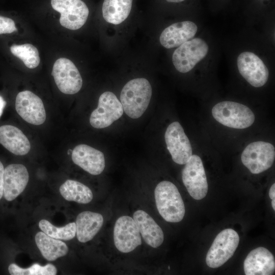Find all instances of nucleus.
Here are the masks:
<instances>
[{
    "label": "nucleus",
    "mask_w": 275,
    "mask_h": 275,
    "mask_svg": "<svg viewBox=\"0 0 275 275\" xmlns=\"http://www.w3.org/2000/svg\"><path fill=\"white\" fill-rule=\"evenodd\" d=\"M152 93L151 84L146 78H138L127 82L120 94L125 114L132 119L141 117L149 104Z\"/></svg>",
    "instance_id": "obj_1"
},
{
    "label": "nucleus",
    "mask_w": 275,
    "mask_h": 275,
    "mask_svg": "<svg viewBox=\"0 0 275 275\" xmlns=\"http://www.w3.org/2000/svg\"><path fill=\"white\" fill-rule=\"evenodd\" d=\"M154 198L157 209L161 217L170 223L181 222L185 215V206L174 184L164 180L156 185Z\"/></svg>",
    "instance_id": "obj_2"
},
{
    "label": "nucleus",
    "mask_w": 275,
    "mask_h": 275,
    "mask_svg": "<svg viewBox=\"0 0 275 275\" xmlns=\"http://www.w3.org/2000/svg\"><path fill=\"white\" fill-rule=\"evenodd\" d=\"M213 118L221 124L234 129H244L254 122L252 110L242 104L230 101L217 103L212 108Z\"/></svg>",
    "instance_id": "obj_3"
},
{
    "label": "nucleus",
    "mask_w": 275,
    "mask_h": 275,
    "mask_svg": "<svg viewBox=\"0 0 275 275\" xmlns=\"http://www.w3.org/2000/svg\"><path fill=\"white\" fill-rule=\"evenodd\" d=\"M239 240L238 233L232 229H226L219 232L207 252V265L216 268L224 264L234 254Z\"/></svg>",
    "instance_id": "obj_4"
},
{
    "label": "nucleus",
    "mask_w": 275,
    "mask_h": 275,
    "mask_svg": "<svg viewBox=\"0 0 275 275\" xmlns=\"http://www.w3.org/2000/svg\"><path fill=\"white\" fill-rule=\"evenodd\" d=\"M275 158V148L271 144L257 141L249 144L241 155L243 164L254 174H258L269 169Z\"/></svg>",
    "instance_id": "obj_5"
},
{
    "label": "nucleus",
    "mask_w": 275,
    "mask_h": 275,
    "mask_svg": "<svg viewBox=\"0 0 275 275\" xmlns=\"http://www.w3.org/2000/svg\"><path fill=\"white\" fill-rule=\"evenodd\" d=\"M182 179L190 196L199 200L206 196L208 185L202 160L197 155H192L182 171Z\"/></svg>",
    "instance_id": "obj_6"
},
{
    "label": "nucleus",
    "mask_w": 275,
    "mask_h": 275,
    "mask_svg": "<svg viewBox=\"0 0 275 275\" xmlns=\"http://www.w3.org/2000/svg\"><path fill=\"white\" fill-rule=\"evenodd\" d=\"M208 51V46L201 38H194L182 44L174 51L172 61L179 72L186 73L205 58Z\"/></svg>",
    "instance_id": "obj_7"
},
{
    "label": "nucleus",
    "mask_w": 275,
    "mask_h": 275,
    "mask_svg": "<svg viewBox=\"0 0 275 275\" xmlns=\"http://www.w3.org/2000/svg\"><path fill=\"white\" fill-rule=\"evenodd\" d=\"M50 4L60 14L61 25L69 30L80 29L88 19L89 8L82 0H51Z\"/></svg>",
    "instance_id": "obj_8"
},
{
    "label": "nucleus",
    "mask_w": 275,
    "mask_h": 275,
    "mask_svg": "<svg viewBox=\"0 0 275 275\" xmlns=\"http://www.w3.org/2000/svg\"><path fill=\"white\" fill-rule=\"evenodd\" d=\"M124 112L123 106L116 96L106 91L99 97L97 107L91 113L90 123L94 128L101 129L110 126Z\"/></svg>",
    "instance_id": "obj_9"
},
{
    "label": "nucleus",
    "mask_w": 275,
    "mask_h": 275,
    "mask_svg": "<svg viewBox=\"0 0 275 275\" xmlns=\"http://www.w3.org/2000/svg\"><path fill=\"white\" fill-rule=\"evenodd\" d=\"M59 90L65 94H74L79 91L82 85L80 74L69 59L61 58L54 62L51 72Z\"/></svg>",
    "instance_id": "obj_10"
},
{
    "label": "nucleus",
    "mask_w": 275,
    "mask_h": 275,
    "mask_svg": "<svg viewBox=\"0 0 275 275\" xmlns=\"http://www.w3.org/2000/svg\"><path fill=\"white\" fill-rule=\"evenodd\" d=\"M116 248L123 253L133 251L142 244L141 235L133 218L123 215L117 219L113 232Z\"/></svg>",
    "instance_id": "obj_11"
},
{
    "label": "nucleus",
    "mask_w": 275,
    "mask_h": 275,
    "mask_svg": "<svg viewBox=\"0 0 275 275\" xmlns=\"http://www.w3.org/2000/svg\"><path fill=\"white\" fill-rule=\"evenodd\" d=\"M167 149L173 160L185 164L193 155L190 141L181 124L177 121L171 123L164 134Z\"/></svg>",
    "instance_id": "obj_12"
},
{
    "label": "nucleus",
    "mask_w": 275,
    "mask_h": 275,
    "mask_svg": "<svg viewBox=\"0 0 275 275\" xmlns=\"http://www.w3.org/2000/svg\"><path fill=\"white\" fill-rule=\"evenodd\" d=\"M15 109L18 114L30 124L39 125L46 120L45 109L42 100L30 91L18 93L16 97Z\"/></svg>",
    "instance_id": "obj_13"
},
{
    "label": "nucleus",
    "mask_w": 275,
    "mask_h": 275,
    "mask_svg": "<svg viewBox=\"0 0 275 275\" xmlns=\"http://www.w3.org/2000/svg\"><path fill=\"white\" fill-rule=\"evenodd\" d=\"M237 63L239 73L252 86L261 87L266 83L268 69L257 55L249 51L243 52L238 57Z\"/></svg>",
    "instance_id": "obj_14"
},
{
    "label": "nucleus",
    "mask_w": 275,
    "mask_h": 275,
    "mask_svg": "<svg viewBox=\"0 0 275 275\" xmlns=\"http://www.w3.org/2000/svg\"><path fill=\"white\" fill-rule=\"evenodd\" d=\"M29 180L26 167L21 164H11L4 169L3 196L11 201L15 199L25 188Z\"/></svg>",
    "instance_id": "obj_15"
},
{
    "label": "nucleus",
    "mask_w": 275,
    "mask_h": 275,
    "mask_svg": "<svg viewBox=\"0 0 275 275\" xmlns=\"http://www.w3.org/2000/svg\"><path fill=\"white\" fill-rule=\"evenodd\" d=\"M71 158L75 164L93 175L100 174L105 168L103 153L85 144H80L74 147Z\"/></svg>",
    "instance_id": "obj_16"
},
{
    "label": "nucleus",
    "mask_w": 275,
    "mask_h": 275,
    "mask_svg": "<svg viewBox=\"0 0 275 275\" xmlns=\"http://www.w3.org/2000/svg\"><path fill=\"white\" fill-rule=\"evenodd\" d=\"M246 275H272L275 271L274 258L266 248L258 247L251 251L243 263Z\"/></svg>",
    "instance_id": "obj_17"
},
{
    "label": "nucleus",
    "mask_w": 275,
    "mask_h": 275,
    "mask_svg": "<svg viewBox=\"0 0 275 275\" xmlns=\"http://www.w3.org/2000/svg\"><path fill=\"white\" fill-rule=\"evenodd\" d=\"M197 31V26L193 22L185 21L173 23L161 33L159 41L166 48L178 47L192 39Z\"/></svg>",
    "instance_id": "obj_18"
},
{
    "label": "nucleus",
    "mask_w": 275,
    "mask_h": 275,
    "mask_svg": "<svg viewBox=\"0 0 275 275\" xmlns=\"http://www.w3.org/2000/svg\"><path fill=\"white\" fill-rule=\"evenodd\" d=\"M141 235L145 242L153 248L160 246L163 242L164 234L160 227L146 211L139 209L133 214Z\"/></svg>",
    "instance_id": "obj_19"
},
{
    "label": "nucleus",
    "mask_w": 275,
    "mask_h": 275,
    "mask_svg": "<svg viewBox=\"0 0 275 275\" xmlns=\"http://www.w3.org/2000/svg\"><path fill=\"white\" fill-rule=\"evenodd\" d=\"M0 144L16 155H24L31 149L26 135L20 129L11 125L0 126Z\"/></svg>",
    "instance_id": "obj_20"
},
{
    "label": "nucleus",
    "mask_w": 275,
    "mask_h": 275,
    "mask_svg": "<svg viewBox=\"0 0 275 275\" xmlns=\"http://www.w3.org/2000/svg\"><path fill=\"white\" fill-rule=\"evenodd\" d=\"M103 221L99 213L85 211L79 213L75 222L78 240L81 243L91 240L101 229Z\"/></svg>",
    "instance_id": "obj_21"
},
{
    "label": "nucleus",
    "mask_w": 275,
    "mask_h": 275,
    "mask_svg": "<svg viewBox=\"0 0 275 275\" xmlns=\"http://www.w3.org/2000/svg\"><path fill=\"white\" fill-rule=\"evenodd\" d=\"M35 240L43 257L49 261L63 257L68 252V248L65 242L53 238L42 231L36 234Z\"/></svg>",
    "instance_id": "obj_22"
},
{
    "label": "nucleus",
    "mask_w": 275,
    "mask_h": 275,
    "mask_svg": "<svg viewBox=\"0 0 275 275\" xmlns=\"http://www.w3.org/2000/svg\"><path fill=\"white\" fill-rule=\"evenodd\" d=\"M133 0H104L102 12L104 19L107 22L118 24L129 16Z\"/></svg>",
    "instance_id": "obj_23"
},
{
    "label": "nucleus",
    "mask_w": 275,
    "mask_h": 275,
    "mask_svg": "<svg viewBox=\"0 0 275 275\" xmlns=\"http://www.w3.org/2000/svg\"><path fill=\"white\" fill-rule=\"evenodd\" d=\"M59 191L66 200L79 204H88L93 198L92 191L89 187L73 180H67L60 186Z\"/></svg>",
    "instance_id": "obj_24"
},
{
    "label": "nucleus",
    "mask_w": 275,
    "mask_h": 275,
    "mask_svg": "<svg viewBox=\"0 0 275 275\" xmlns=\"http://www.w3.org/2000/svg\"><path fill=\"white\" fill-rule=\"evenodd\" d=\"M10 49L11 52L22 61L28 68H35L40 64V58L38 50L30 43L13 44L10 46Z\"/></svg>",
    "instance_id": "obj_25"
},
{
    "label": "nucleus",
    "mask_w": 275,
    "mask_h": 275,
    "mask_svg": "<svg viewBox=\"0 0 275 275\" xmlns=\"http://www.w3.org/2000/svg\"><path fill=\"white\" fill-rule=\"evenodd\" d=\"M39 227L42 232L57 239L69 240L72 239L76 235L75 222L68 223L63 227H57L48 221L43 219L39 221Z\"/></svg>",
    "instance_id": "obj_26"
},
{
    "label": "nucleus",
    "mask_w": 275,
    "mask_h": 275,
    "mask_svg": "<svg viewBox=\"0 0 275 275\" xmlns=\"http://www.w3.org/2000/svg\"><path fill=\"white\" fill-rule=\"evenodd\" d=\"M8 270L11 275H56L57 273V268L52 264L41 266L35 263L28 268H23L12 263L9 266Z\"/></svg>",
    "instance_id": "obj_27"
},
{
    "label": "nucleus",
    "mask_w": 275,
    "mask_h": 275,
    "mask_svg": "<svg viewBox=\"0 0 275 275\" xmlns=\"http://www.w3.org/2000/svg\"><path fill=\"white\" fill-rule=\"evenodd\" d=\"M15 21L10 18L0 16V35L17 32Z\"/></svg>",
    "instance_id": "obj_28"
},
{
    "label": "nucleus",
    "mask_w": 275,
    "mask_h": 275,
    "mask_svg": "<svg viewBox=\"0 0 275 275\" xmlns=\"http://www.w3.org/2000/svg\"><path fill=\"white\" fill-rule=\"evenodd\" d=\"M4 168L2 162L0 161V200L3 196V175Z\"/></svg>",
    "instance_id": "obj_29"
},
{
    "label": "nucleus",
    "mask_w": 275,
    "mask_h": 275,
    "mask_svg": "<svg viewBox=\"0 0 275 275\" xmlns=\"http://www.w3.org/2000/svg\"><path fill=\"white\" fill-rule=\"evenodd\" d=\"M6 105V102L3 97L0 95V118L3 114V110Z\"/></svg>",
    "instance_id": "obj_30"
},
{
    "label": "nucleus",
    "mask_w": 275,
    "mask_h": 275,
    "mask_svg": "<svg viewBox=\"0 0 275 275\" xmlns=\"http://www.w3.org/2000/svg\"><path fill=\"white\" fill-rule=\"evenodd\" d=\"M269 198L272 200L275 198V184L273 183L270 188L269 191Z\"/></svg>",
    "instance_id": "obj_31"
},
{
    "label": "nucleus",
    "mask_w": 275,
    "mask_h": 275,
    "mask_svg": "<svg viewBox=\"0 0 275 275\" xmlns=\"http://www.w3.org/2000/svg\"><path fill=\"white\" fill-rule=\"evenodd\" d=\"M169 2H173V3H179L184 1V0H166Z\"/></svg>",
    "instance_id": "obj_32"
},
{
    "label": "nucleus",
    "mask_w": 275,
    "mask_h": 275,
    "mask_svg": "<svg viewBox=\"0 0 275 275\" xmlns=\"http://www.w3.org/2000/svg\"><path fill=\"white\" fill-rule=\"evenodd\" d=\"M271 206L274 210H275V199H272L271 201Z\"/></svg>",
    "instance_id": "obj_33"
}]
</instances>
